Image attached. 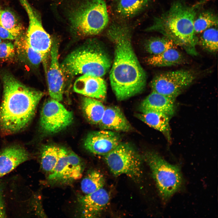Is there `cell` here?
Segmentation results:
<instances>
[{
	"mask_svg": "<svg viewBox=\"0 0 218 218\" xmlns=\"http://www.w3.org/2000/svg\"><path fill=\"white\" fill-rule=\"evenodd\" d=\"M107 35L114 46L110 74L111 88L117 99L124 101L143 91L146 75L133 48L130 28L114 21L108 28Z\"/></svg>",
	"mask_w": 218,
	"mask_h": 218,
	"instance_id": "cell-1",
	"label": "cell"
},
{
	"mask_svg": "<svg viewBox=\"0 0 218 218\" xmlns=\"http://www.w3.org/2000/svg\"><path fill=\"white\" fill-rule=\"evenodd\" d=\"M0 76L3 88L0 128L6 133H16L29 124L44 93L24 85L7 71L0 72Z\"/></svg>",
	"mask_w": 218,
	"mask_h": 218,
	"instance_id": "cell-2",
	"label": "cell"
},
{
	"mask_svg": "<svg viewBox=\"0 0 218 218\" xmlns=\"http://www.w3.org/2000/svg\"><path fill=\"white\" fill-rule=\"evenodd\" d=\"M205 0L192 5L182 0L175 1L167 10L154 18L152 24L145 31L159 32L189 54L196 55L198 39L194 32V22L197 11Z\"/></svg>",
	"mask_w": 218,
	"mask_h": 218,
	"instance_id": "cell-3",
	"label": "cell"
},
{
	"mask_svg": "<svg viewBox=\"0 0 218 218\" xmlns=\"http://www.w3.org/2000/svg\"><path fill=\"white\" fill-rule=\"evenodd\" d=\"M67 16L72 33L82 37L100 33L109 20L104 0H81L68 9Z\"/></svg>",
	"mask_w": 218,
	"mask_h": 218,
	"instance_id": "cell-4",
	"label": "cell"
},
{
	"mask_svg": "<svg viewBox=\"0 0 218 218\" xmlns=\"http://www.w3.org/2000/svg\"><path fill=\"white\" fill-rule=\"evenodd\" d=\"M73 51L60 64L64 74L69 77L89 74L101 77L111 66L109 56L97 41Z\"/></svg>",
	"mask_w": 218,
	"mask_h": 218,
	"instance_id": "cell-5",
	"label": "cell"
},
{
	"mask_svg": "<svg viewBox=\"0 0 218 218\" xmlns=\"http://www.w3.org/2000/svg\"><path fill=\"white\" fill-rule=\"evenodd\" d=\"M143 158L150 169L161 197L167 200L181 186L182 177L179 167L170 164L152 151L146 152Z\"/></svg>",
	"mask_w": 218,
	"mask_h": 218,
	"instance_id": "cell-6",
	"label": "cell"
},
{
	"mask_svg": "<svg viewBox=\"0 0 218 218\" xmlns=\"http://www.w3.org/2000/svg\"><path fill=\"white\" fill-rule=\"evenodd\" d=\"M104 157L110 171L114 175H125L137 182L140 179L142 174L141 158L130 144L121 142Z\"/></svg>",
	"mask_w": 218,
	"mask_h": 218,
	"instance_id": "cell-7",
	"label": "cell"
},
{
	"mask_svg": "<svg viewBox=\"0 0 218 218\" xmlns=\"http://www.w3.org/2000/svg\"><path fill=\"white\" fill-rule=\"evenodd\" d=\"M196 78L195 73L189 70L167 71L156 75L151 81L150 87L153 91L176 98Z\"/></svg>",
	"mask_w": 218,
	"mask_h": 218,
	"instance_id": "cell-8",
	"label": "cell"
},
{
	"mask_svg": "<svg viewBox=\"0 0 218 218\" xmlns=\"http://www.w3.org/2000/svg\"><path fill=\"white\" fill-rule=\"evenodd\" d=\"M73 115L60 102L49 100L44 104L40 114V127L44 134L57 133L66 128L72 123Z\"/></svg>",
	"mask_w": 218,
	"mask_h": 218,
	"instance_id": "cell-9",
	"label": "cell"
},
{
	"mask_svg": "<svg viewBox=\"0 0 218 218\" xmlns=\"http://www.w3.org/2000/svg\"><path fill=\"white\" fill-rule=\"evenodd\" d=\"M83 169L82 161L77 154L65 147H59L57 163L48 179L53 183L71 182L81 177Z\"/></svg>",
	"mask_w": 218,
	"mask_h": 218,
	"instance_id": "cell-10",
	"label": "cell"
},
{
	"mask_svg": "<svg viewBox=\"0 0 218 218\" xmlns=\"http://www.w3.org/2000/svg\"><path fill=\"white\" fill-rule=\"evenodd\" d=\"M29 20L28 27L25 36L28 43L34 50L42 54L46 59L50 53L53 41L44 28L41 17L26 0H20Z\"/></svg>",
	"mask_w": 218,
	"mask_h": 218,
	"instance_id": "cell-11",
	"label": "cell"
},
{
	"mask_svg": "<svg viewBox=\"0 0 218 218\" xmlns=\"http://www.w3.org/2000/svg\"><path fill=\"white\" fill-rule=\"evenodd\" d=\"M121 142L120 135L117 132L103 130L91 132L84 141L85 149L94 154L105 156Z\"/></svg>",
	"mask_w": 218,
	"mask_h": 218,
	"instance_id": "cell-12",
	"label": "cell"
},
{
	"mask_svg": "<svg viewBox=\"0 0 218 218\" xmlns=\"http://www.w3.org/2000/svg\"><path fill=\"white\" fill-rule=\"evenodd\" d=\"M50 63L47 73L49 93L52 99L60 102L63 100L64 88V76L58 61V44L53 41L50 51Z\"/></svg>",
	"mask_w": 218,
	"mask_h": 218,
	"instance_id": "cell-13",
	"label": "cell"
},
{
	"mask_svg": "<svg viewBox=\"0 0 218 218\" xmlns=\"http://www.w3.org/2000/svg\"><path fill=\"white\" fill-rule=\"evenodd\" d=\"M73 90L86 97L101 100L105 98L107 93L104 80L101 77L89 74L78 78L74 84Z\"/></svg>",
	"mask_w": 218,
	"mask_h": 218,
	"instance_id": "cell-14",
	"label": "cell"
},
{
	"mask_svg": "<svg viewBox=\"0 0 218 218\" xmlns=\"http://www.w3.org/2000/svg\"><path fill=\"white\" fill-rule=\"evenodd\" d=\"M110 196L103 188L91 193L80 197L78 200L85 217H95L109 203Z\"/></svg>",
	"mask_w": 218,
	"mask_h": 218,
	"instance_id": "cell-15",
	"label": "cell"
},
{
	"mask_svg": "<svg viewBox=\"0 0 218 218\" xmlns=\"http://www.w3.org/2000/svg\"><path fill=\"white\" fill-rule=\"evenodd\" d=\"M29 155L23 147L18 145L8 147L0 151V178L27 160Z\"/></svg>",
	"mask_w": 218,
	"mask_h": 218,
	"instance_id": "cell-16",
	"label": "cell"
},
{
	"mask_svg": "<svg viewBox=\"0 0 218 218\" xmlns=\"http://www.w3.org/2000/svg\"><path fill=\"white\" fill-rule=\"evenodd\" d=\"M102 130L114 131L128 132L132 127L123 112L118 107H105L102 118L98 124Z\"/></svg>",
	"mask_w": 218,
	"mask_h": 218,
	"instance_id": "cell-17",
	"label": "cell"
},
{
	"mask_svg": "<svg viewBox=\"0 0 218 218\" xmlns=\"http://www.w3.org/2000/svg\"><path fill=\"white\" fill-rule=\"evenodd\" d=\"M176 98L153 91L141 102L140 112L152 111L163 113L171 117L175 112Z\"/></svg>",
	"mask_w": 218,
	"mask_h": 218,
	"instance_id": "cell-18",
	"label": "cell"
},
{
	"mask_svg": "<svg viewBox=\"0 0 218 218\" xmlns=\"http://www.w3.org/2000/svg\"><path fill=\"white\" fill-rule=\"evenodd\" d=\"M15 47L17 56L22 62L29 66L37 68L46 58L28 43L25 36L20 35L16 38Z\"/></svg>",
	"mask_w": 218,
	"mask_h": 218,
	"instance_id": "cell-19",
	"label": "cell"
},
{
	"mask_svg": "<svg viewBox=\"0 0 218 218\" xmlns=\"http://www.w3.org/2000/svg\"><path fill=\"white\" fill-rule=\"evenodd\" d=\"M136 116L148 126L162 133L168 141H170V117L168 115L160 112L148 111L140 112Z\"/></svg>",
	"mask_w": 218,
	"mask_h": 218,
	"instance_id": "cell-20",
	"label": "cell"
},
{
	"mask_svg": "<svg viewBox=\"0 0 218 218\" xmlns=\"http://www.w3.org/2000/svg\"><path fill=\"white\" fill-rule=\"evenodd\" d=\"M184 61L182 54L175 48L169 49L159 54L147 58V63L155 67H166L180 64Z\"/></svg>",
	"mask_w": 218,
	"mask_h": 218,
	"instance_id": "cell-21",
	"label": "cell"
},
{
	"mask_svg": "<svg viewBox=\"0 0 218 218\" xmlns=\"http://www.w3.org/2000/svg\"><path fill=\"white\" fill-rule=\"evenodd\" d=\"M82 105L84 114L90 122L99 124L105 109L103 104L94 98L85 97L82 99Z\"/></svg>",
	"mask_w": 218,
	"mask_h": 218,
	"instance_id": "cell-22",
	"label": "cell"
},
{
	"mask_svg": "<svg viewBox=\"0 0 218 218\" xmlns=\"http://www.w3.org/2000/svg\"><path fill=\"white\" fill-rule=\"evenodd\" d=\"M151 0H119L117 13L123 18H130L137 15L147 7Z\"/></svg>",
	"mask_w": 218,
	"mask_h": 218,
	"instance_id": "cell-23",
	"label": "cell"
},
{
	"mask_svg": "<svg viewBox=\"0 0 218 218\" xmlns=\"http://www.w3.org/2000/svg\"><path fill=\"white\" fill-rule=\"evenodd\" d=\"M59 147L53 145L44 146L40 150V164L45 172L51 173L58 159Z\"/></svg>",
	"mask_w": 218,
	"mask_h": 218,
	"instance_id": "cell-24",
	"label": "cell"
},
{
	"mask_svg": "<svg viewBox=\"0 0 218 218\" xmlns=\"http://www.w3.org/2000/svg\"><path fill=\"white\" fill-rule=\"evenodd\" d=\"M0 25L17 38L20 35L23 27L15 13L10 10H2L0 15Z\"/></svg>",
	"mask_w": 218,
	"mask_h": 218,
	"instance_id": "cell-25",
	"label": "cell"
},
{
	"mask_svg": "<svg viewBox=\"0 0 218 218\" xmlns=\"http://www.w3.org/2000/svg\"><path fill=\"white\" fill-rule=\"evenodd\" d=\"M105 183L104 177L100 172L93 170L89 172L81 182L82 192L88 194L103 188Z\"/></svg>",
	"mask_w": 218,
	"mask_h": 218,
	"instance_id": "cell-26",
	"label": "cell"
},
{
	"mask_svg": "<svg viewBox=\"0 0 218 218\" xmlns=\"http://www.w3.org/2000/svg\"><path fill=\"white\" fill-rule=\"evenodd\" d=\"M177 46L170 39L163 36L154 37L148 39L145 44V48L149 53L155 55L159 54Z\"/></svg>",
	"mask_w": 218,
	"mask_h": 218,
	"instance_id": "cell-27",
	"label": "cell"
},
{
	"mask_svg": "<svg viewBox=\"0 0 218 218\" xmlns=\"http://www.w3.org/2000/svg\"><path fill=\"white\" fill-rule=\"evenodd\" d=\"M218 17L214 13L207 10L200 13L196 17L194 22V29L196 34L203 32L206 30L217 27Z\"/></svg>",
	"mask_w": 218,
	"mask_h": 218,
	"instance_id": "cell-28",
	"label": "cell"
},
{
	"mask_svg": "<svg viewBox=\"0 0 218 218\" xmlns=\"http://www.w3.org/2000/svg\"><path fill=\"white\" fill-rule=\"evenodd\" d=\"M203 32L199 41L204 48L210 52L217 51L218 48V31L217 27L209 28Z\"/></svg>",
	"mask_w": 218,
	"mask_h": 218,
	"instance_id": "cell-29",
	"label": "cell"
},
{
	"mask_svg": "<svg viewBox=\"0 0 218 218\" xmlns=\"http://www.w3.org/2000/svg\"><path fill=\"white\" fill-rule=\"evenodd\" d=\"M14 45L10 42H2L0 43V59L6 61L12 59L15 56Z\"/></svg>",
	"mask_w": 218,
	"mask_h": 218,
	"instance_id": "cell-30",
	"label": "cell"
},
{
	"mask_svg": "<svg viewBox=\"0 0 218 218\" xmlns=\"http://www.w3.org/2000/svg\"><path fill=\"white\" fill-rule=\"evenodd\" d=\"M0 38L2 39L13 40L17 37L8 30L0 25Z\"/></svg>",
	"mask_w": 218,
	"mask_h": 218,
	"instance_id": "cell-31",
	"label": "cell"
},
{
	"mask_svg": "<svg viewBox=\"0 0 218 218\" xmlns=\"http://www.w3.org/2000/svg\"><path fill=\"white\" fill-rule=\"evenodd\" d=\"M5 206L0 189V218L5 217Z\"/></svg>",
	"mask_w": 218,
	"mask_h": 218,
	"instance_id": "cell-32",
	"label": "cell"
},
{
	"mask_svg": "<svg viewBox=\"0 0 218 218\" xmlns=\"http://www.w3.org/2000/svg\"><path fill=\"white\" fill-rule=\"evenodd\" d=\"M2 39L0 38V43L2 42Z\"/></svg>",
	"mask_w": 218,
	"mask_h": 218,
	"instance_id": "cell-33",
	"label": "cell"
},
{
	"mask_svg": "<svg viewBox=\"0 0 218 218\" xmlns=\"http://www.w3.org/2000/svg\"><path fill=\"white\" fill-rule=\"evenodd\" d=\"M1 10H1V8H0V13H1Z\"/></svg>",
	"mask_w": 218,
	"mask_h": 218,
	"instance_id": "cell-34",
	"label": "cell"
},
{
	"mask_svg": "<svg viewBox=\"0 0 218 218\" xmlns=\"http://www.w3.org/2000/svg\"><path fill=\"white\" fill-rule=\"evenodd\" d=\"M113 0V1H116V0Z\"/></svg>",
	"mask_w": 218,
	"mask_h": 218,
	"instance_id": "cell-35",
	"label": "cell"
}]
</instances>
